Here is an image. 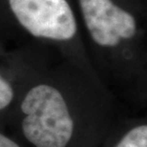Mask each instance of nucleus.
<instances>
[{
    "instance_id": "nucleus-1",
    "label": "nucleus",
    "mask_w": 147,
    "mask_h": 147,
    "mask_svg": "<svg viewBox=\"0 0 147 147\" xmlns=\"http://www.w3.org/2000/svg\"><path fill=\"white\" fill-rule=\"evenodd\" d=\"M122 120L90 83L49 78L16 98L7 131L29 147H100Z\"/></svg>"
},
{
    "instance_id": "nucleus-2",
    "label": "nucleus",
    "mask_w": 147,
    "mask_h": 147,
    "mask_svg": "<svg viewBox=\"0 0 147 147\" xmlns=\"http://www.w3.org/2000/svg\"><path fill=\"white\" fill-rule=\"evenodd\" d=\"M19 24L36 37L67 41L76 34V21L66 0H9Z\"/></svg>"
},
{
    "instance_id": "nucleus-3",
    "label": "nucleus",
    "mask_w": 147,
    "mask_h": 147,
    "mask_svg": "<svg viewBox=\"0 0 147 147\" xmlns=\"http://www.w3.org/2000/svg\"><path fill=\"white\" fill-rule=\"evenodd\" d=\"M85 25L99 46L113 48L137 33L135 17L112 0H78Z\"/></svg>"
},
{
    "instance_id": "nucleus-4",
    "label": "nucleus",
    "mask_w": 147,
    "mask_h": 147,
    "mask_svg": "<svg viewBox=\"0 0 147 147\" xmlns=\"http://www.w3.org/2000/svg\"><path fill=\"white\" fill-rule=\"evenodd\" d=\"M100 147H147L146 120H122Z\"/></svg>"
},
{
    "instance_id": "nucleus-5",
    "label": "nucleus",
    "mask_w": 147,
    "mask_h": 147,
    "mask_svg": "<svg viewBox=\"0 0 147 147\" xmlns=\"http://www.w3.org/2000/svg\"><path fill=\"white\" fill-rule=\"evenodd\" d=\"M17 98L16 90L7 76L0 73V129L7 130V123Z\"/></svg>"
},
{
    "instance_id": "nucleus-6",
    "label": "nucleus",
    "mask_w": 147,
    "mask_h": 147,
    "mask_svg": "<svg viewBox=\"0 0 147 147\" xmlns=\"http://www.w3.org/2000/svg\"><path fill=\"white\" fill-rule=\"evenodd\" d=\"M0 147H29L7 130L0 129Z\"/></svg>"
}]
</instances>
